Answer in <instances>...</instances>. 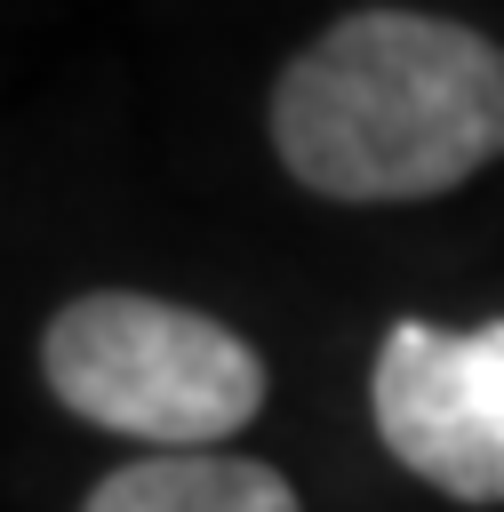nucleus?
Listing matches in <instances>:
<instances>
[{
    "instance_id": "nucleus-1",
    "label": "nucleus",
    "mask_w": 504,
    "mask_h": 512,
    "mask_svg": "<svg viewBox=\"0 0 504 512\" xmlns=\"http://www.w3.org/2000/svg\"><path fill=\"white\" fill-rule=\"evenodd\" d=\"M272 152L320 200H432L504 160V48L416 8L336 16L272 88Z\"/></svg>"
},
{
    "instance_id": "nucleus-2",
    "label": "nucleus",
    "mask_w": 504,
    "mask_h": 512,
    "mask_svg": "<svg viewBox=\"0 0 504 512\" xmlns=\"http://www.w3.org/2000/svg\"><path fill=\"white\" fill-rule=\"evenodd\" d=\"M40 368L72 416L152 440V456L216 448L264 408V360L248 336L136 288L72 296L40 336Z\"/></svg>"
},
{
    "instance_id": "nucleus-3",
    "label": "nucleus",
    "mask_w": 504,
    "mask_h": 512,
    "mask_svg": "<svg viewBox=\"0 0 504 512\" xmlns=\"http://www.w3.org/2000/svg\"><path fill=\"white\" fill-rule=\"evenodd\" d=\"M376 432L384 448L456 504H504V376L472 328L392 320L376 344Z\"/></svg>"
},
{
    "instance_id": "nucleus-4",
    "label": "nucleus",
    "mask_w": 504,
    "mask_h": 512,
    "mask_svg": "<svg viewBox=\"0 0 504 512\" xmlns=\"http://www.w3.org/2000/svg\"><path fill=\"white\" fill-rule=\"evenodd\" d=\"M80 512H304L296 488L232 448H168L104 472Z\"/></svg>"
},
{
    "instance_id": "nucleus-5",
    "label": "nucleus",
    "mask_w": 504,
    "mask_h": 512,
    "mask_svg": "<svg viewBox=\"0 0 504 512\" xmlns=\"http://www.w3.org/2000/svg\"><path fill=\"white\" fill-rule=\"evenodd\" d=\"M472 336H480V352H488V368L504 376V320H488V328H472Z\"/></svg>"
}]
</instances>
